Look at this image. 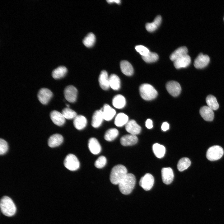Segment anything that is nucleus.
<instances>
[{"instance_id":"79ce46f5","label":"nucleus","mask_w":224,"mask_h":224,"mask_svg":"<svg viewBox=\"0 0 224 224\" xmlns=\"http://www.w3.org/2000/svg\"><path fill=\"white\" fill-rule=\"evenodd\" d=\"M169 128V125L167 122H164L162 123L161 126V128L163 131H166L168 130Z\"/></svg>"},{"instance_id":"473e14b6","label":"nucleus","mask_w":224,"mask_h":224,"mask_svg":"<svg viewBox=\"0 0 224 224\" xmlns=\"http://www.w3.org/2000/svg\"><path fill=\"white\" fill-rule=\"evenodd\" d=\"M206 101L208 106L212 110H216L219 107V104L216 97L212 95H209L206 98Z\"/></svg>"},{"instance_id":"423d86ee","label":"nucleus","mask_w":224,"mask_h":224,"mask_svg":"<svg viewBox=\"0 0 224 224\" xmlns=\"http://www.w3.org/2000/svg\"><path fill=\"white\" fill-rule=\"evenodd\" d=\"M64 165L68 170L71 171H75L79 168L80 162L75 155L69 154L65 157L64 161Z\"/></svg>"},{"instance_id":"6ab92c4d","label":"nucleus","mask_w":224,"mask_h":224,"mask_svg":"<svg viewBox=\"0 0 224 224\" xmlns=\"http://www.w3.org/2000/svg\"><path fill=\"white\" fill-rule=\"evenodd\" d=\"M88 147L90 152L94 154H97L101 150V147L97 140L94 138H90L88 142Z\"/></svg>"},{"instance_id":"a878e982","label":"nucleus","mask_w":224,"mask_h":224,"mask_svg":"<svg viewBox=\"0 0 224 224\" xmlns=\"http://www.w3.org/2000/svg\"><path fill=\"white\" fill-rule=\"evenodd\" d=\"M112 103L113 105L115 108L117 109H122L126 104V100L124 96L119 94L114 97Z\"/></svg>"},{"instance_id":"9b49d317","label":"nucleus","mask_w":224,"mask_h":224,"mask_svg":"<svg viewBox=\"0 0 224 224\" xmlns=\"http://www.w3.org/2000/svg\"><path fill=\"white\" fill-rule=\"evenodd\" d=\"M210 58L208 55L200 53L195 59L194 65L197 68H203L208 64Z\"/></svg>"},{"instance_id":"7ed1b4c3","label":"nucleus","mask_w":224,"mask_h":224,"mask_svg":"<svg viewBox=\"0 0 224 224\" xmlns=\"http://www.w3.org/2000/svg\"><path fill=\"white\" fill-rule=\"evenodd\" d=\"M0 206L2 213L6 216L12 217L16 212V206L12 200L8 196H4L1 198Z\"/></svg>"},{"instance_id":"f8f14e48","label":"nucleus","mask_w":224,"mask_h":224,"mask_svg":"<svg viewBox=\"0 0 224 224\" xmlns=\"http://www.w3.org/2000/svg\"><path fill=\"white\" fill-rule=\"evenodd\" d=\"M161 176L163 182L166 184H170L173 181L174 175L170 167L163 168L161 169Z\"/></svg>"},{"instance_id":"7c9ffc66","label":"nucleus","mask_w":224,"mask_h":224,"mask_svg":"<svg viewBox=\"0 0 224 224\" xmlns=\"http://www.w3.org/2000/svg\"><path fill=\"white\" fill-rule=\"evenodd\" d=\"M152 149L154 154L157 158H161L164 156L166 149L163 146L156 143L153 145Z\"/></svg>"},{"instance_id":"a211bd4d","label":"nucleus","mask_w":224,"mask_h":224,"mask_svg":"<svg viewBox=\"0 0 224 224\" xmlns=\"http://www.w3.org/2000/svg\"><path fill=\"white\" fill-rule=\"evenodd\" d=\"M138 141L137 136L131 134L124 135L120 139L121 144L124 146L133 145L136 144Z\"/></svg>"},{"instance_id":"72a5a7b5","label":"nucleus","mask_w":224,"mask_h":224,"mask_svg":"<svg viewBox=\"0 0 224 224\" xmlns=\"http://www.w3.org/2000/svg\"><path fill=\"white\" fill-rule=\"evenodd\" d=\"M191 164V161L188 158H182L179 160L178 163L177 169L179 171H182L187 169Z\"/></svg>"},{"instance_id":"cd10ccee","label":"nucleus","mask_w":224,"mask_h":224,"mask_svg":"<svg viewBox=\"0 0 224 224\" xmlns=\"http://www.w3.org/2000/svg\"><path fill=\"white\" fill-rule=\"evenodd\" d=\"M110 87L114 90H118L120 86V81L119 77L115 74H111L109 77Z\"/></svg>"},{"instance_id":"39448f33","label":"nucleus","mask_w":224,"mask_h":224,"mask_svg":"<svg viewBox=\"0 0 224 224\" xmlns=\"http://www.w3.org/2000/svg\"><path fill=\"white\" fill-rule=\"evenodd\" d=\"M224 154L222 147L215 145L210 147L206 152V157L209 160L214 161L220 159Z\"/></svg>"},{"instance_id":"e433bc0d","label":"nucleus","mask_w":224,"mask_h":224,"mask_svg":"<svg viewBox=\"0 0 224 224\" xmlns=\"http://www.w3.org/2000/svg\"><path fill=\"white\" fill-rule=\"evenodd\" d=\"M143 60L147 63H151L156 62L158 59V56L155 53L150 52L146 55L142 56Z\"/></svg>"},{"instance_id":"a19ab883","label":"nucleus","mask_w":224,"mask_h":224,"mask_svg":"<svg viewBox=\"0 0 224 224\" xmlns=\"http://www.w3.org/2000/svg\"><path fill=\"white\" fill-rule=\"evenodd\" d=\"M145 123L146 126L147 128L151 129L152 128V122L150 119H147Z\"/></svg>"},{"instance_id":"ea45409f","label":"nucleus","mask_w":224,"mask_h":224,"mask_svg":"<svg viewBox=\"0 0 224 224\" xmlns=\"http://www.w3.org/2000/svg\"><path fill=\"white\" fill-rule=\"evenodd\" d=\"M8 149V145L7 142L3 139H0V154H5Z\"/></svg>"},{"instance_id":"393cba45","label":"nucleus","mask_w":224,"mask_h":224,"mask_svg":"<svg viewBox=\"0 0 224 224\" xmlns=\"http://www.w3.org/2000/svg\"><path fill=\"white\" fill-rule=\"evenodd\" d=\"M188 49L185 46L179 48L175 50L170 56V59L173 61L187 54Z\"/></svg>"},{"instance_id":"f3484780","label":"nucleus","mask_w":224,"mask_h":224,"mask_svg":"<svg viewBox=\"0 0 224 224\" xmlns=\"http://www.w3.org/2000/svg\"><path fill=\"white\" fill-rule=\"evenodd\" d=\"M98 81L99 85L102 89L104 90L109 89L110 87L109 77L108 73L106 71L104 70L101 72Z\"/></svg>"},{"instance_id":"f704fd0d","label":"nucleus","mask_w":224,"mask_h":224,"mask_svg":"<svg viewBox=\"0 0 224 224\" xmlns=\"http://www.w3.org/2000/svg\"><path fill=\"white\" fill-rule=\"evenodd\" d=\"M95 40V35L92 33H90L84 38L83 40V43L86 47H91L94 45Z\"/></svg>"},{"instance_id":"4468645a","label":"nucleus","mask_w":224,"mask_h":224,"mask_svg":"<svg viewBox=\"0 0 224 224\" xmlns=\"http://www.w3.org/2000/svg\"><path fill=\"white\" fill-rule=\"evenodd\" d=\"M50 118L54 124L58 126L63 125L65 122V119L61 113L54 110L50 114Z\"/></svg>"},{"instance_id":"4c0bfd02","label":"nucleus","mask_w":224,"mask_h":224,"mask_svg":"<svg viewBox=\"0 0 224 224\" xmlns=\"http://www.w3.org/2000/svg\"><path fill=\"white\" fill-rule=\"evenodd\" d=\"M107 160L106 157L103 156H99L95 161V166L98 168L103 167L106 163Z\"/></svg>"},{"instance_id":"412c9836","label":"nucleus","mask_w":224,"mask_h":224,"mask_svg":"<svg viewBox=\"0 0 224 224\" xmlns=\"http://www.w3.org/2000/svg\"><path fill=\"white\" fill-rule=\"evenodd\" d=\"M104 119L101 109L97 110L94 113L92 117L91 125L95 128L99 127Z\"/></svg>"},{"instance_id":"6e6552de","label":"nucleus","mask_w":224,"mask_h":224,"mask_svg":"<svg viewBox=\"0 0 224 224\" xmlns=\"http://www.w3.org/2000/svg\"><path fill=\"white\" fill-rule=\"evenodd\" d=\"M77 90L73 86H66L64 90V95L65 99L70 103L76 101L77 96Z\"/></svg>"},{"instance_id":"aec40b11","label":"nucleus","mask_w":224,"mask_h":224,"mask_svg":"<svg viewBox=\"0 0 224 224\" xmlns=\"http://www.w3.org/2000/svg\"><path fill=\"white\" fill-rule=\"evenodd\" d=\"M101 109L104 119L106 121L111 120L116 114L115 110L107 104H105Z\"/></svg>"},{"instance_id":"c03bdc74","label":"nucleus","mask_w":224,"mask_h":224,"mask_svg":"<svg viewBox=\"0 0 224 224\" xmlns=\"http://www.w3.org/2000/svg\"><path fill=\"white\" fill-rule=\"evenodd\" d=\"M66 105L68 107L69 106V105L68 104H66Z\"/></svg>"},{"instance_id":"1a4fd4ad","label":"nucleus","mask_w":224,"mask_h":224,"mask_svg":"<svg viewBox=\"0 0 224 224\" xmlns=\"http://www.w3.org/2000/svg\"><path fill=\"white\" fill-rule=\"evenodd\" d=\"M52 91L48 88H43L39 91L38 98L41 103L44 105L47 104L53 96Z\"/></svg>"},{"instance_id":"37998d69","label":"nucleus","mask_w":224,"mask_h":224,"mask_svg":"<svg viewBox=\"0 0 224 224\" xmlns=\"http://www.w3.org/2000/svg\"><path fill=\"white\" fill-rule=\"evenodd\" d=\"M106 1L109 4L116 3L119 4L121 3V1L120 0H107Z\"/></svg>"},{"instance_id":"a18cd8bd","label":"nucleus","mask_w":224,"mask_h":224,"mask_svg":"<svg viewBox=\"0 0 224 224\" xmlns=\"http://www.w3.org/2000/svg\"></svg>"},{"instance_id":"b1692460","label":"nucleus","mask_w":224,"mask_h":224,"mask_svg":"<svg viewBox=\"0 0 224 224\" xmlns=\"http://www.w3.org/2000/svg\"><path fill=\"white\" fill-rule=\"evenodd\" d=\"M120 67L122 72L127 76H131L133 73V68L132 65L127 61L123 60L120 63Z\"/></svg>"},{"instance_id":"f257e3e1","label":"nucleus","mask_w":224,"mask_h":224,"mask_svg":"<svg viewBox=\"0 0 224 224\" xmlns=\"http://www.w3.org/2000/svg\"><path fill=\"white\" fill-rule=\"evenodd\" d=\"M135 183V176L132 174L128 173L118 184L119 190L124 194H129L134 188Z\"/></svg>"},{"instance_id":"4be33fe9","label":"nucleus","mask_w":224,"mask_h":224,"mask_svg":"<svg viewBox=\"0 0 224 224\" xmlns=\"http://www.w3.org/2000/svg\"><path fill=\"white\" fill-rule=\"evenodd\" d=\"M63 138L59 134H55L50 137L48 140V145L51 147H54L60 145L63 141Z\"/></svg>"},{"instance_id":"5701e85b","label":"nucleus","mask_w":224,"mask_h":224,"mask_svg":"<svg viewBox=\"0 0 224 224\" xmlns=\"http://www.w3.org/2000/svg\"><path fill=\"white\" fill-rule=\"evenodd\" d=\"M87 123L86 118L82 115H77L74 119L73 121L75 127L77 129H83L86 126Z\"/></svg>"},{"instance_id":"ddd939ff","label":"nucleus","mask_w":224,"mask_h":224,"mask_svg":"<svg viewBox=\"0 0 224 224\" xmlns=\"http://www.w3.org/2000/svg\"><path fill=\"white\" fill-rule=\"evenodd\" d=\"M126 130L130 134L136 135L139 134L141 131V127L133 119L128 121L125 125Z\"/></svg>"},{"instance_id":"c756f323","label":"nucleus","mask_w":224,"mask_h":224,"mask_svg":"<svg viewBox=\"0 0 224 224\" xmlns=\"http://www.w3.org/2000/svg\"><path fill=\"white\" fill-rule=\"evenodd\" d=\"M128 117L124 113H120L117 114L115 119L114 123L118 127H121L126 125L128 121Z\"/></svg>"},{"instance_id":"9d476101","label":"nucleus","mask_w":224,"mask_h":224,"mask_svg":"<svg viewBox=\"0 0 224 224\" xmlns=\"http://www.w3.org/2000/svg\"><path fill=\"white\" fill-rule=\"evenodd\" d=\"M166 89L168 93L173 96L179 95L181 91V87L180 84L175 81H170L166 85Z\"/></svg>"},{"instance_id":"f03ea898","label":"nucleus","mask_w":224,"mask_h":224,"mask_svg":"<svg viewBox=\"0 0 224 224\" xmlns=\"http://www.w3.org/2000/svg\"><path fill=\"white\" fill-rule=\"evenodd\" d=\"M127 174V170L125 166L122 165H116L111 170L110 181L114 184H119Z\"/></svg>"},{"instance_id":"dca6fc26","label":"nucleus","mask_w":224,"mask_h":224,"mask_svg":"<svg viewBox=\"0 0 224 224\" xmlns=\"http://www.w3.org/2000/svg\"><path fill=\"white\" fill-rule=\"evenodd\" d=\"M199 113L205 121H211L214 119V113L213 111L208 106H204L201 107L199 110Z\"/></svg>"},{"instance_id":"0eeeda50","label":"nucleus","mask_w":224,"mask_h":224,"mask_svg":"<svg viewBox=\"0 0 224 224\" xmlns=\"http://www.w3.org/2000/svg\"><path fill=\"white\" fill-rule=\"evenodd\" d=\"M154 181L153 176L149 173H147L141 178L139 184L144 190L148 191L152 188Z\"/></svg>"},{"instance_id":"2f4dec72","label":"nucleus","mask_w":224,"mask_h":224,"mask_svg":"<svg viewBox=\"0 0 224 224\" xmlns=\"http://www.w3.org/2000/svg\"><path fill=\"white\" fill-rule=\"evenodd\" d=\"M119 131L118 130L114 128L108 129L105 133L104 138L108 141H111L114 139L118 136Z\"/></svg>"},{"instance_id":"2eb2a0df","label":"nucleus","mask_w":224,"mask_h":224,"mask_svg":"<svg viewBox=\"0 0 224 224\" xmlns=\"http://www.w3.org/2000/svg\"><path fill=\"white\" fill-rule=\"evenodd\" d=\"M191 58L188 54L180 57L174 61V65L176 69L186 68L191 63Z\"/></svg>"},{"instance_id":"bb28decb","label":"nucleus","mask_w":224,"mask_h":224,"mask_svg":"<svg viewBox=\"0 0 224 224\" xmlns=\"http://www.w3.org/2000/svg\"><path fill=\"white\" fill-rule=\"evenodd\" d=\"M162 20L160 16H157L154 21L151 23H147L145 27L146 30L149 32H153L160 25Z\"/></svg>"},{"instance_id":"c85d7f7f","label":"nucleus","mask_w":224,"mask_h":224,"mask_svg":"<svg viewBox=\"0 0 224 224\" xmlns=\"http://www.w3.org/2000/svg\"><path fill=\"white\" fill-rule=\"evenodd\" d=\"M67 72V68L64 66H60L54 69L52 75L53 78L58 79L63 77Z\"/></svg>"},{"instance_id":"58836bf2","label":"nucleus","mask_w":224,"mask_h":224,"mask_svg":"<svg viewBox=\"0 0 224 224\" xmlns=\"http://www.w3.org/2000/svg\"><path fill=\"white\" fill-rule=\"evenodd\" d=\"M135 49L142 56L146 55L150 52L147 48L142 45L136 46L135 47Z\"/></svg>"},{"instance_id":"20e7f679","label":"nucleus","mask_w":224,"mask_h":224,"mask_svg":"<svg viewBox=\"0 0 224 224\" xmlns=\"http://www.w3.org/2000/svg\"><path fill=\"white\" fill-rule=\"evenodd\" d=\"M139 91L141 97L146 100H150L155 99L158 93L156 90L151 85L145 83L139 87Z\"/></svg>"},{"instance_id":"c9c22d12","label":"nucleus","mask_w":224,"mask_h":224,"mask_svg":"<svg viewBox=\"0 0 224 224\" xmlns=\"http://www.w3.org/2000/svg\"><path fill=\"white\" fill-rule=\"evenodd\" d=\"M61 113L65 119H74L77 115L75 111L68 107L64 108Z\"/></svg>"}]
</instances>
